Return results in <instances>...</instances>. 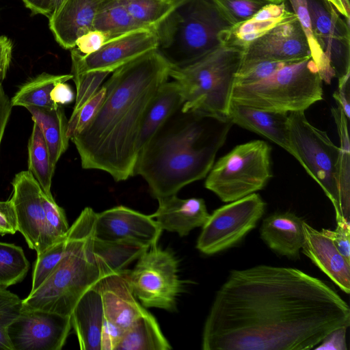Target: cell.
Returning <instances> with one entry per match:
<instances>
[{"mask_svg": "<svg viewBox=\"0 0 350 350\" xmlns=\"http://www.w3.org/2000/svg\"><path fill=\"white\" fill-rule=\"evenodd\" d=\"M350 308L300 269L260 265L230 272L202 332L203 350H308L348 327Z\"/></svg>", "mask_w": 350, "mask_h": 350, "instance_id": "6da1fadb", "label": "cell"}, {"mask_svg": "<svg viewBox=\"0 0 350 350\" xmlns=\"http://www.w3.org/2000/svg\"><path fill=\"white\" fill-rule=\"evenodd\" d=\"M170 68L156 49L113 72L103 84L105 98L97 113L70 138L83 169L104 171L117 182L135 176L141 127Z\"/></svg>", "mask_w": 350, "mask_h": 350, "instance_id": "7a4b0ae2", "label": "cell"}, {"mask_svg": "<svg viewBox=\"0 0 350 350\" xmlns=\"http://www.w3.org/2000/svg\"><path fill=\"white\" fill-rule=\"evenodd\" d=\"M232 124L228 118L180 109L139 152L135 175L157 200L176 195L207 176Z\"/></svg>", "mask_w": 350, "mask_h": 350, "instance_id": "3957f363", "label": "cell"}, {"mask_svg": "<svg viewBox=\"0 0 350 350\" xmlns=\"http://www.w3.org/2000/svg\"><path fill=\"white\" fill-rule=\"evenodd\" d=\"M96 212L85 208L69 228L66 252L53 271L22 300V308L70 316L81 297L100 280L92 252Z\"/></svg>", "mask_w": 350, "mask_h": 350, "instance_id": "277c9868", "label": "cell"}, {"mask_svg": "<svg viewBox=\"0 0 350 350\" xmlns=\"http://www.w3.org/2000/svg\"><path fill=\"white\" fill-rule=\"evenodd\" d=\"M233 27L214 0H185L155 27L157 49L183 67L227 43Z\"/></svg>", "mask_w": 350, "mask_h": 350, "instance_id": "5b68a950", "label": "cell"}, {"mask_svg": "<svg viewBox=\"0 0 350 350\" xmlns=\"http://www.w3.org/2000/svg\"><path fill=\"white\" fill-rule=\"evenodd\" d=\"M243 51L226 43L189 65L171 66L169 75L179 84L184 99L181 111L227 118Z\"/></svg>", "mask_w": 350, "mask_h": 350, "instance_id": "8992f818", "label": "cell"}, {"mask_svg": "<svg viewBox=\"0 0 350 350\" xmlns=\"http://www.w3.org/2000/svg\"><path fill=\"white\" fill-rule=\"evenodd\" d=\"M322 79L311 57L288 63L266 79L234 85L231 100L267 111H305L323 100Z\"/></svg>", "mask_w": 350, "mask_h": 350, "instance_id": "52a82bcc", "label": "cell"}, {"mask_svg": "<svg viewBox=\"0 0 350 350\" xmlns=\"http://www.w3.org/2000/svg\"><path fill=\"white\" fill-rule=\"evenodd\" d=\"M271 147L262 140L235 146L213 165L204 186L230 202L263 189L272 177Z\"/></svg>", "mask_w": 350, "mask_h": 350, "instance_id": "ba28073f", "label": "cell"}, {"mask_svg": "<svg viewBox=\"0 0 350 350\" xmlns=\"http://www.w3.org/2000/svg\"><path fill=\"white\" fill-rule=\"evenodd\" d=\"M288 122L289 138L296 160L331 201L336 221L346 219L340 208L339 147L332 142L325 131L308 122L304 111L288 113Z\"/></svg>", "mask_w": 350, "mask_h": 350, "instance_id": "9c48e42d", "label": "cell"}, {"mask_svg": "<svg viewBox=\"0 0 350 350\" xmlns=\"http://www.w3.org/2000/svg\"><path fill=\"white\" fill-rule=\"evenodd\" d=\"M178 268L174 254L156 243L138 258L133 270L126 269V276L143 306L172 312L183 290L184 282L179 278Z\"/></svg>", "mask_w": 350, "mask_h": 350, "instance_id": "30bf717a", "label": "cell"}, {"mask_svg": "<svg viewBox=\"0 0 350 350\" xmlns=\"http://www.w3.org/2000/svg\"><path fill=\"white\" fill-rule=\"evenodd\" d=\"M265 206L260 196L253 193L215 209L202 226L196 248L212 255L233 247L256 227Z\"/></svg>", "mask_w": 350, "mask_h": 350, "instance_id": "8fae6325", "label": "cell"}, {"mask_svg": "<svg viewBox=\"0 0 350 350\" xmlns=\"http://www.w3.org/2000/svg\"><path fill=\"white\" fill-rule=\"evenodd\" d=\"M157 48L155 29H140L109 39L97 51L83 55L70 49L72 75L92 71L109 73Z\"/></svg>", "mask_w": 350, "mask_h": 350, "instance_id": "7c38bea8", "label": "cell"}, {"mask_svg": "<svg viewBox=\"0 0 350 350\" xmlns=\"http://www.w3.org/2000/svg\"><path fill=\"white\" fill-rule=\"evenodd\" d=\"M71 327L70 316L22 308L7 332L13 350H60Z\"/></svg>", "mask_w": 350, "mask_h": 350, "instance_id": "4fadbf2b", "label": "cell"}, {"mask_svg": "<svg viewBox=\"0 0 350 350\" xmlns=\"http://www.w3.org/2000/svg\"><path fill=\"white\" fill-rule=\"evenodd\" d=\"M12 184L11 200L16 215L18 231L23 235L29 248L39 255L50 247L44 191L28 170L16 174Z\"/></svg>", "mask_w": 350, "mask_h": 350, "instance_id": "5bb4252c", "label": "cell"}, {"mask_svg": "<svg viewBox=\"0 0 350 350\" xmlns=\"http://www.w3.org/2000/svg\"><path fill=\"white\" fill-rule=\"evenodd\" d=\"M314 35L329 59L338 84L350 77L349 19L342 20L326 1L307 0Z\"/></svg>", "mask_w": 350, "mask_h": 350, "instance_id": "9a60e30c", "label": "cell"}, {"mask_svg": "<svg viewBox=\"0 0 350 350\" xmlns=\"http://www.w3.org/2000/svg\"><path fill=\"white\" fill-rule=\"evenodd\" d=\"M309 57L308 42L295 16L247 44L240 66L262 61L293 63Z\"/></svg>", "mask_w": 350, "mask_h": 350, "instance_id": "2e32d148", "label": "cell"}, {"mask_svg": "<svg viewBox=\"0 0 350 350\" xmlns=\"http://www.w3.org/2000/svg\"><path fill=\"white\" fill-rule=\"evenodd\" d=\"M162 232L150 215L122 205L96 213L94 236L102 240L131 241L150 247Z\"/></svg>", "mask_w": 350, "mask_h": 350, "instance_id": "e0dca14e", "label": "cell"}, {"mask_svg": "<svg viewBox=\"0 0 350 350\" xmlns=\"http://www.w3.org/2000/svg\"><path fill=\"white\" fill-rule=\"evenodd\" d=\"M101 296L104 321L125 332L148 310L137 301L126 276L121 273L107 275L97 283Z\"/></svg>", "mask_w": 350, "mask_h": 350, "instance_id": "ac0fdd59", "label": "cell"}, {"mask_svg": "<svg viewBox=\"0 0 350 350\" xmlns=\"http://www.w3.org/2000/svg\"><path fill=\"white\" fill-rule=\"evenodd\" d=\"M109 0H64L49 18V28L57 42L65 49L76 46L78 38L93 30L94 18Z\"/></svg>", "mask_w": 350, "mask_h": 350, "instance_id": "d6986e66", "label": "cell"}, {"mask_svg": "<svg viewBox=\"0 0 350 350\" xmlns=\"http://www.w3.org/2000/svg\"><path fill=\"white\" fill-rule=\"evenodd\" d=\"M288 114L257 109L230 100L227 118L232 124L269 139L296 159L289 138Z\"/></svg>", "mask_w": 350, "mask_h": 350, "instance_id": "ffe728a7", "label": "cell"}, {"mask_svg": "<svg viewBox=\"0 0 350 350\" xmlns=\"http://www.w3.org/2000/svg\"><path fill=\"white\" fill-rule=\"evenodd\" d=\"M302 252L347 294L350 292V262L339 252L330 239L303 222Z\"/></svg>", "mask_w": 350, "mask_h": 350, "instance_id": "44dd1931", "label": "cell"}, {"mask_svg": "<svg viewBox=\"0 0 350 350\" xmlns=\"http://www.w3.org/2000/svg\"><path fill=\"white\" fill-rule=\"evenodd\" d=\"M157 200L158 208L150 216L162 230L176 232L180 237L202 227L210 215L202 198L181 199L176 194Z\"/></svg>", "mask_w": 350, "mask_h": 350, "instance_id": "7402d4cb", "label": "cell"}, {"mask_svg": "<svg viewBox=\"0 0 350 350\" xmlns=\"http://www.w3.org/2000/svg\"><path fill=\"white\" fill-rule=\"evenodd\" d=\"M304 221L293 213H273L262 221L260 238L278 254L297 259L304 243Z\"/></svg>", "mask_w": 350, "mask_h": 350, "instance_id": "603a6c76", "label": "cell"}, {"mask_svg": "<svg viewBox=\"0 0 350 350\" xmlns=\"http://www.w3.org/2000/svg\"><path fill=\"white\" fill-rule=\"evenodd\" d=\"M70 317L79 348L82 350H101L104 312L97 284L81 297Z\"/></svg>", "mask_w": 350, "mask_h": 350, "instance_id": "cb8c5ba5", "label": "cell"}, {"mask_svg": "<svg viewBox=\"0 0 350 350\" xmlns=\"http://www.w3.org/2000/svg\"><path fill=\"white\" fill-rule=\"evenodd\" d=\"M183 103L180 87L176 81H166L160 86L149 105L141 127L139 152L164 123L182 107Z\"/></svg>", "mask_w": 350, "mask_h": 350, "instance_id": "d4e9b609", "label": "cell"}, {"mask_svg": "<svg viewBox=\"0 0 350 350\" xmlns=\"http://www.w3.org/2000/svg\"><path fill=\"white\" fill-rule=\"evenodd\" d=\"M150 247L131 241H106L94 238L92 252L99 269L100 279L119 273Z\"/></svg>", "mask_w": 350, "mask_h": 350, "instance_id": "484cf974", "label": "cell"}, {"mask_svg": "<svg viewBox=\"0 0 350 350\" xmlns=\"http://www.w3.org/2000/svg\"><path fill=\"white\" fill-rule=\"evenodd\" d=\"M26 109L31 114L42 131L48 147L51 161L55 167L59 159L68 147L70 139L67 136L68 122L61 105L57 107L30 106Z\"/></svg>", "mask_w": 350, "mask_h": 350, "instance_id": "4316f807", "label": "cell"}, {"mask_svg": "<svg viewBox=\"0 0 350 350\" xmlns=\"http://www.w3.org/2000/svg\"><path fill=\"white\" fill-rule=\"evenodd\" d=\"M172 347L164 336L155 317L147 312L124 332L115 350H170Z\"/></svg>", "mask_w": 350, "mask_h": 350, "instance_id": "83f0119b", "label": "cell"}, {"mask_svg": "<svg viewBox=\"0 0 350 350\" xmlns=\"http://www.w3.org/2000/svg\"><path fill=\"white\" fill-rule=\"evenodd\" d=\"M72 75H52L42 72L22 84L10 100L12 107L30 106L40 107H57L51 99L50 93L59 82L72 79Z\"/></svg>", "mask_w": 350, "mask_h": 350, "instance_id": "f1b7e54d", "label": "cell"}, {"mask_svg": "<svg viewBox=\"0 0 350 350\" xmlns=\"http://www.w3.org/2000/svg\"><path fill=\"white\" fill-rule=\"evenodd\" d=\"M140 29L148 28L137 21L119 0H109L96 14L93 29L103 32L109 39Z\"/></svg>", "mask_w": 350, "mask_h": 350, "instance_id": "f546056e", "label": "cell"}, {"mask_svg": "<svg viewBox=\"0 0 350 350\" xmlns=\"http://www.w3.org/2000/svg\"><path fill=\"white\" fill-rule=\"evenodd\" d=\"M55 168L51 161L49 151L41 128L33 122L28 142V171L38 182L42 191L48 195H52L51 187Z\"/></svg>", "mask_w": 350, "mask_h": 350, "instance_id": "4dcf8cb0", "label": "cell"}, {"mask_svg": "<svg viewBox=\"0 0 350 350\" xmlns=\"http://www.w3.org/2000/svg\"><path fill=\"white\" fill-rule=\"evenodd\" d=\"M332 107V114L340 138L339 191L340 208L343 217L349 221L350 209V147L348 120L341 107Z\"/></svg>", "mask_w": 350, "mask_h": 350, "instance_id": "1f68e13d", "label": "cell"}, {"mask_svg": "<svg viewBox=\"0 0 350 350\" xmlns=\"http://www.w3.org/2000/svg\"><path fill=\"white\" fill-rule=\"evenodd\" d=\"M293 12L297 16L306 39L312 59L317 65L323 81L330 83L335 77L331 64L325 55L312 30L307 0H288Z\"/></svg>", "mask_w": 350, "mask_h": 350, "instance_id": "d6a6232c", "label": "cell"}, {"mask_svg": "<svg viewBox=\"0 0 350 350\" xmlns=\"http://www.w3.org/2000/svg\"><path fill=\"white\" fill-rule=\"evenodd\" d=\"M185 0H119L131 15L148 28H154Z\"/></svg>", "mask_w": 350, "mask_h": 350, "instance_id": "836d02e7", "label": "cell"}, {"mask_svg": "<svg viewBox=\"0 0 350 350\" xmlns=\"http://www.w3.org/2000/svg\"><path fill=\"white\" fill-rule=\"evenodd\" d=\"M29 268L23 250L13 243L0 242V287L21 282Z\"/></svg>", "mask_w": 350, "mask_h": 350, "instance_id": "e575fe53", "label": "cell"}, {"mask_svg": "<svg viewBox=\"0 0 350 350\" xmlns=\"http://www.w3.org/2000/svg\"><path fill=\"white\" fill-rule=\"evenodd\" d=\"M295 16L294 12L289 11L287 14L277 18L259 21L248 19L233 27L227 43L239 46L243 49L250 42L267 33L278 25Z\"/></svg>", "mask_w": 350, "mask_h": 350, "instance_id": "d590c367", "label": "cell"}, {"mask_svg": "<svg viewBox=\"0 0 350 350\" xmlns=\"http://www.w3.org/2000/svg\"><path fill=\"white\" fill-rule=\"evenodd\" d=\"M67 241L66 234L64 239L37 255L30 293L36 291L57 266L66 252Z\"/></svg>", "mask_w": 350, "mask_h": 350, "instance_id": "8d00e7d4", "label": "cell"}, {"mask_svg": "<svg viewBox=\"0 0 350 350\" xmlns=\"http://www.w3.org/2000/svg\"><path fill=\"white\" fill-rule=\"evenodd\" d=\"M234 26L251 18L258 10L269 3H280L286 0H214Z\"/></svg>", "mask_w": 350, "mask_h": 350, "instance_id": "74e56055", "label": "cell"}, {"mask_svg": "<svg viewBox=\"0 0 350 350\" xmlns=\"http://www.w3.org/2000/svg\"><path fill=\"white\" fill-rule=\"evenodd\" d=\"M22 306L18 295L0 287V350H13L7 330L21 314Z\"/></svg>", "mask_w": 350, "mask_h": 350, "instance_id": "f35d334b", "label": "cell"}, {"mask_svg": "<svg viewBox=\"0 0 350 350\" xmlns=\"http://www.w3.org/2000/svg\"><path fill=\"white\" fill-rule=\"evenodd\" d=\"M109 74L105 71H92L72 75L77 94L72 114H75L91 98L100 88V85Z\"/></svg>", "mask_w": 350, "mask_h": 350, "instance_id": "ab89813d", "label": "cell"}, {"mask_svg": "<svg viewBox=\"0 0 350 350\" xmlns=\"http://www.w3.org/2000/svg\"><path fill=\"white\" fill-rule=\"evenodd\" d=\"M106 94L104 85L68 122L67 136L70 138L82 132L90 123L102 105Z\"/></svg>", "mask_w": 350, "mask_h": 350, "instance_id": "60d3db41", "label": "cell"}, {"mask_svg": "<svg viewBox=\"0 0 350 350\" xmlns=\"http://www.w3.org/2000/svg\"><path fill=\"white\" fill-rule=\"evenodd\" d=\"M288 63L262 61L239 66L234 85H246L259 82Z\"/></svg>", "mask_w": 350, "mask_h": 350, "instance_id": "b9f144b4", "label": "cell"}, {"mask_svg": "<svg viewBox=\"0 0 350 350\" xmlns=\"http://www.w3.org/2000/svg\"><path fill=\"white\" fill-rule=\"evenodd\" d=\"M334 230L323 228L321 232L332 240L339 252L350 262V223L346 219L337 221Z\"/></svg>", "mask_w": 350, "mask_h": 350, "instance_id": "7bdbcfd3", "label": "cell"}, {"mask_svg": "<svg viewBox=\"0 0 350 350\" xmlns=\"http://www.w3.org/2000/svg\"><path fill=\"white\" fill-rule=\"evenodd\" d=\"M108 40L103 32L93 29L78 38L75 44L81 53L89 55L99 50Z\"/></svg>", "mask_w": 350, "mask_h": 350, "instance_id": "ee69618b", "label": "cell"}, {"mask_svg": "<svg viewBox=\"0 0 350 350\" xmlns=\"http://www.w3.org/2000/svg\"><path fill=\"white\" fill-rule=\"evenodd\" d=\"M16 231L17 218L12 200L0 201V234H13Z\"/></svg>", "mask_w": 350, "mask_h": 350, "instance_id": "f6af8a7d", "label": "cell"}, {"mask_svg": "<svg viewBox=\"0 0 350 350\" xmlns=\"http://www.w3.org/2000/svg\"><path fill=\"white\" fill-rule=\"evenodd\" d=\"M347 329V327H341L334 329L319 344V346H317L314 349L347 350L345 339Z\"/></svg>", "mask_w": 350, "mask_h": 350, "instance_id": "bcb514c9", "label": "cell"}, {"mask_svg": "<svg viewBox=\"0 0 350 350\" xmlns=\"http://www.w3.org/2000/svg\"><path fill=\"white\" fill-rule=\"evenodd\" d=\"M50 97L55 104L64 105L72 103L75 100L76 94L69 84L59 82L51 90Z\"/></svg>", "mask_w": 350, "mask_h": 350, "instance_id": "7dc6e473", "label": "cell"}, {"mask_svg": "<svg viewBox=\"0 0 350 350\" xmlns=\"http://www.w3.org/2000/svg\"><path fill=\"white\" fill-rule=\"evenodd\" d=\"M289 11L286 9L285 2L269 3L262 7L251 18L254 21L266 20L282 16Z\"/></svg>", "mask_w": 350, "mask_h": 350, "instance_id": "c3c4849f", "label": "cell"}, {"mask_svg": "<svg viewBox=\"0 0 350 350\" xmlns=\"http://www.w3.org/2000/svg\"><path fill=\"white\" fill-rule=\"evenodd\" d=\"M336 103L342 109L345 116L349 120L350 118V85L349 78L338 84L337 91L333 94Z\"/></svg>", "mask_w": 350, "mask_h": 350, "instance_id": "681fc988", "label": "cell"}, {"mask_svg": "<svg viewBox=\"0 0 350 350\" xmlns=\"http://www.w3.org/2000/svg\"><path fill=\"white\" fill-rule=\"evenodd\" d=\"M12 108L10 100L5 94L2 83H0V147Z\"/></svg>", "mask_w": 350, "mask_h": 350, "instance_id": "f907efd6", "label": "cell"}, {"mask_svg": "<svg viewBox=\"0 0 350 350\" xmlns=\"http://www.w3.org/2000/svg\"><path fill=\"white\" fill-rule=\"evenodd\" d=\"M31 14H42L48 18L51 16L49 9L51 0H22Z\"/></svg>", "mask_w": 350, "mask_h": 350, "instance_id": "816d5d0a", "label": "cell"}, {"mask_svg": "<svg viewBox=\"0 0 350 350\" xmlns=\"http://www.w3.org/2000/svg\"><path fill=\"white\" fill-rule=\"evenodd\" d=\"M12 44L5 36H0V66H10L12 59Z\"/></svg>", "mask_w": 350, "mask_h": 350, "instance_id": "f5cc1de1", "label": "cell"}, {"mask_svg": "<svg viewBox=\"0 0 350 350\" xmlns=\"http://www.w3.org/2000/svg\"><path fill=\"white\" fill-rule=\"evenodd\" d=\"M329 3L334 9L346 19H349L350 16V3L349 0H325Z\"/></svg>", "mask_w": 350, "mask_h": 350, "instance_id": "db71d44e", "label": "cell"}, {"mask_svg": "<svg viewBox=\"0 0 350 350\" xmlns=\"http://www.w3.org/2000/svg\"><path fill=\"white\" fill-rule=\"evenodd\" d=\"M64 1V0H51L49 5L51 16L58 9Z\"/></svg>", "mask_w": 350, "mask_h": 350, "instance_id": "11a10c76", "label": "cell"}, {"mask_svg": "<svg viewBox=\"0 0 350 350\" xmlns=\"http://www.w3.org/2000/svg\"><path fill=\"white\" fill-rule=\"evenodd\" d=\"M9 66H10L8 65L0 66V83H2L3 81L5 78Z\"/></svg>", "mask_w": 350, "mask_h": 350, "instance_id": "9f6ffc18", "label": "cell"}]
</instances>
